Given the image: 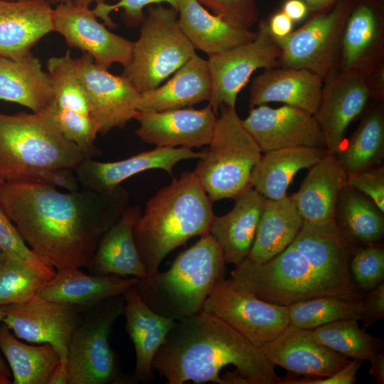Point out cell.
Returning <instances> with one entry per match:
<instances>
[{"label": "cell", "instance_id": "obj_1", "mask_svg": "<svg viewBox=\"0 0 384 384\" xmlns=\"http://www.w3.org/2000/svg\"><path fill=\"white\" fill-rule=\"evenodd\" d=\"M129 201L120 185L107 192L65 193L38 182L0 185V206L35 255L55 271L87 267Z\"/></svg>", "mask_w": 384, "mask_h": 384}, {"label": "cell", "instance_id": "obj_2", "mask_svg": "<svg viewBox=\"0 0 384 384\" xmlns=\"http://www.w3.org/2000/svg\"><path fill=\"white\" fill-rule=\"evenodd\" d=\"M355 248L335 219L304 220L282 252L262 263L245 259L230 279L257 298L282 306L323 296L361 300L364 293L350 271Z\"/></svg>", "mask_w": 384, "mask_h": 384}, {"label": "cell", "instance_id": "obj_3", "mask_svg": "<svg viewBox=\"0 0 384 384\" xmlns=\"http://www.w3.org/2000/svg\"><path fill=\"white\" fill-rule=\"evenodd\" d=\"M229 384H281L282 379L260 348L220 318L203 310L176 321L156 352L152 368L168 384L212 382L225 366Z\"/></svg>", "mask_w": 384, "mask_h": 384}, {"label": "cell", "instance_id": "obj_4", "mask_svg": "<svg viewBox=\"0 0 384 384\" xmlns=\"http://www.w3.org/2000/svg\"><path fill=\"white\" fill-rule=\"evenodd\" d=\"M212 203L193 171L182 173L148 201L133 233L149 277L174 249L208 233Z\"/></svg>", "mask_w": 384, "mask_h": 384}, {"label": "cell", "instance_id": "obj_5", "mask_svg": "<svg viewBox=\"0 0 384 384\" xmlns=\"http://www.w3.org/2000/svg\"><path fill=\"white\" fill-rule=\"evenodd\" d=\"M85 158L60 130L53 104L38 112H0V179L3 182H34L51 169H74Z\"/></svg>", "mask_w": 384, "mask_h": 384}, {"label": "cell", "instance_id": "obj_6", "mask_svg": "<svg viewBox=\"0 0 384 384\" xmlns=\"http://www.w3.org/2000/svg\"><path fill=\"white\" fill-rule=\"evenodd\" d=\"M225 272L221 250L208 233L180 252L169 270L139 279L134 287L152 310L178 321L203 310L207 297Z\"/></svg>", "mask_w": 384, "mask_h": 384}, {"label": "cell", "instance_id": "obj_7", "mask_svg": "<svg viewBox=\"0 0 384 384\" xmlns=\"http://www.w3.org/2000/svg\"><path fill=\"white\" fill-rule=\"evenodd\" d=\"M219 110L209 148L193 171L213 203L235 198L251 188V172L262 156L235 107L222 106Z\"/></svg>", "mask_w": 384, "mask_h": 384}, {"label": "cell", "instance_id": "obj_8", "mask_svg": "<svg viewBox=\"0 0 384 384\" xmlns=\"http://www.w3.org/2000/svg\"><path fill=\"white\" fill-rule=\"evenodd\" d=\"M140 25L132 59L122 75L142 93L159 86L196 53V49L179 26L177 11L171 6H148Z\"/></svg>", "mask_w": 384, "mask_h": 384}, {"label": "cell", "instance_id": "obj_9", "mask_svg": "<svg viewBox=\"0 0 384 384\" xmlns=\"http://www.w3.org/2000/svg\"><path fill=\"white\" fill-rule=\"evenodd\" d=\"M124 299L117 295L87 309L68 348V384L124 383L109 338L123 314Z\"/></svg>", "mask_w": 384, "mask_h": 384}, {"label": "cell", "instance_id": "obj_10", "mask_svg": "<svg viewBox=\"0 0 384 384\" xmlns=\"http://www.w3.org/2000/svg\"><path fill=\"white\" fill-rule=\"evenodd\" d=\"M356 1L338 0L287 36L274 38L280 50L279 67L308 70L324 82L334 75L344 25Z\"/></svg>", "mask_w": 384, "mask_h": 384}, {"label": "cell", "instance_id": "obj_11", "mask_svg": "<svg viewBox=\"0 0 384 384\" xmlns=\"http://www.w3.org/2000/svg\"><path fill=\"white\" fill-rule=\"evenodd\" d=\"M3 308L5 316L2 323L16 337L31 343H49L58 352L60 363L49 384H68V343L87 309L46 300L39 296Z\"/></svg>", "mask_w": 384, "mask_h": 384}, {"label": "cell", "instance_id": "obj_12", "mask_svg": "<svg viewBox=\"0 0 384 384\" xmlns=\"http://www.w3.org/2000/svg\"><path fill=\"white\" fill-rule=\"evenodd\" d=\"M203 310L223 319L258 348L289 324L287 306L260 299L230 279L216 283Z\"/></svg>", "mask_w": 384, "mask_h": 384}, {"label": "cell", "instance_id": "obj_13", "mask_svg": "<svg viewBox=\"0 0 384 384\" xmlns=\"http://www.w3.org/2000/svg\"><path fill=\"white\" fill-rule=\"evenodd\" d=\"M280 50L261 21L256 38L248 43L208 56V68L212 82L209 105L217 114L222 106L235 107L237 97L257 69L279 67Z\"/></svg>", "mask_w": 384, "mask_h": 384}, {"label": "cell", "instance_id": "obj_14", "mask_svg": "<svg viewBox=\"0 0 384 384\" xmlns=\"http://www.w3.org/2000/svg\"><path fill=\"white\" fill-rule=\"evenodd\" d=\"M46 65L53 82V107L60 130L87 158L98 156L100 152L95 145L98 127L78 78L75 59L68 50L63 55L49 58Z\"/></svg>", "mask_w": 384, "mask_h": 384}, {"label": "cell", "instance_id": "obj_15", "mask_svg": "<svg viewBox=\"0 0 384 384\" xmlns=\"http://www.w3.org/2000/svg\"><path fill=\"white\" fill-rule=\"evenodd\" d=\"M75 63L98 133L123 129L138 111L141 93L127 78L110 73L86 53Z\"/></svg>", "mask_w": 384, "mask_h": 384}, {"label": "cell", "instance_id": "obj_16", "mask_svg": "<svg viewBox=\"0 0 384 384\" xmlns=\"http://www.w3.org/2000/svg\"><path fill=\"white\" fill-rule=\"evenodd\" d=\"M53 26L70 48L90 55L104 68L115 63L125 68L132 59L134 42L110 31L90 7L74 2L57 4Z\"/></svg>", "mask_w": 384, "mask_h": 384}, {"label": "cell", "instance_id": "obj_17", "mask_svg": "<svg viewBox=\"0 0 384 384\" xmlns=\"http://www.w3.org/2000/svg\"><path fill=\"white\" fill-rule=\"evenodd\" d=\"M242 121L263 153L294 146L326 149L324 134L313 114L298 107L262 105L250 108Z\"/></svg>", "mask_w": 384, "mask_h": 384}, {"label": "cell", "instance_id": "obj_18", "mask_svg": "<svg viewBox=\"0 0 384 384\" xmlns=\"http://www.w3.org/2000/svg\"><path fill=\"white\" fill-rule=\"evenodd\" d=\"M370 98L363 77L338 71L325 82L313 116L324 134L327 153L337 155L341 151L349 125L363 112Z\"/></svg>", "mask_w": 384, "mask_h": 384}, {"label": "cell", "instance_id": "obj_19", "mask_svg": "<svg viewBox=\"0 0 384 384\" xmlns=\"http://www.w3.org/2000/svg\"><path fill=\"white\" fill-rule=\"evenodd\" d=\"M134 119L139 123L135 133L144 142L158 147L192 149L209 144L217 117L208 104L201 110L137 111Z\"/></svg>", "mask_w": 384, "mask_h": 384}, {"label": "cell", "instance_id": "obj_20", "mask_svg": "<svg viewBox=\"0 0 384 384\" xmlns=\"http://www.w3.org/2000/svg\"><path fill=\"white\" fill-rule=\"evenodd\" d=\"M383 62V17L370 0H357L343 30L338 71L366 79Z\"/></svg>", "mask_w": 384, "mask_h": 384}, {"label": "cell", "instance_id": "obj_21", "mask_svg": "<svg viewBox=\"0 0 384 384\" xmlns=\"http://www.w3.org/2000/svg\"><path fill=\"white\" fill-rule=\"evenodd\" d=\"M206 151L196 152L186 147H158L127 159L102 162L85 158L74 169L81 188L97 192L114 189L126 179L142 171L161 169L172 175L181 161L201 159Z\"/></svg>", "mask_w": 384, "mask_h": 384}, {"label": "cell", "instance_id": "obj_22", "mask_svg": "<svg viewBox=\"0 0 384 384\" xmlns=\"http://www.w3.org/2000/svg\"><path fill=\"white\" fill-rule=\"evenodd\" d=\"M260 348L274 367L280 366L308 379L331 376L350 361L348 358L316 343L304 329L290 324Z\"/></svg>", "mask_w": 384, "mask_h": 384}, {"label": "cell", "instance_id": "obj_23", "mask_svg": "<svg viewBox=\"0 0 384 384\" xmlns=\"http://www.w3.org/2000/svg\"><path fill=\"white\" fill-rule=\"evenodd\" d=\"M54 31L53 8L46 0H0V56L19 59Z\"/></svg>", "mask_w": 384, "mask_h": 384}, {"label": "cell", "instance_id": "obj_24", "mask_svg": "<svg viewBox=\"0 0 384 384\" xmlns=\"http://www.w3.org/2000/svg\"><path fill=\"white\" fill-rule=\"evenodd\" d=\"M323 83L319 75L306 69H265L252 80L249 107L282 102L314 114L320 102Z\"/></svg>", "mask_w": 384, "mask_h": 384}, {"label": "cell", "instance_id": "obj_25", "mask_svg": "<svg viewBox=\"0 0 384 384\" xmlns=\"http://www.w3.org/2000/svg\"><path fill=\"white\" fill-rule=\"evenodd\" d=\"M123 296L126 331L133 343L136 356L134 380L149 383L153 379L154 356L176 321L152 310L139 297L134 286Z\"/></svg>", "mask_w": 384, "mask_h": 384}, {"label": "cell", "instance_id": "obj_26", "mask_svg": "<svg viewBox=\"0 0 384 384\" xmlns=\"http://www.w3.org/2000/svg\"><path fill=\"white\" fill-rule=\"evenodd\" d=\"M142 212L129 205L119 220L105 233L87 270L97 275L132 276L147 278L148 274L134 238V227Z\"/></svg>", "mask_w": 384, "mask_h": 384}, {"label": "cell", "instance_id": "obj_27", "mask_svg": "<svg viewBox=\"0 0 384 384\" xmlns=\"http://www.w3.org/2000/svg\"><path fill=\"white\" fill-rule=\"evenodd\" d=\"M235 199L228 213L215 215L208 233L219 246L225 264L236 265L249 255L266 198L251 187Z\"/></svg>", "mask_w": 384, "mask_h": 384}, {"label": "cell", "instance_id": "obj_28", "mask_svg": "<svg viewBox=\"0 0 384 384\" xmlns=\"http://www.w3.org/2000/svg\"><path fill=\"white\" fill-rule=\"evenodd\" d=\"M137 277L87 274L78 268L56 270L46 281L41 298L64 304L91 307L112 297L123 295L138 282Z\"/></svg>", "mask_w": 384, "mask_h": 384}, {"label": "cell", "instance_id": "obj_29", "mask_svg": "<svg viewBox=\"0 0 384 384\" xmlns=\"http://www.w3.org/2000/svg\"><path fill=\"white\" fill-rule=\"evenodd\" d=\"M179 26L195 49L208 56L253 41L257 32L238 27L222 15L210 14L198 0H179Z\"/></svg>", "mask_w": 384, "mask_h": 384}, {"label": "cell", "instance_id": "obj_30", "mask_svg": "<svg viewBox=\"0 0 384 384\" xmlns=\"http://www.w3.org/2000/svg\"><path fill=\"white\" fill-rule=\"evenodd\" d=\"M299 189L291 198L304 220L335 219L342 190L347 186L348 174L336 155L327 153L309 169Z\"/></svg>", "mask_w": 384, "mask_h": 384}, {"label": "cell", "instance_id": "obj_31", "mask_svg": "<svg viewBox=\"0 0 384 384\" xmlns=\"http://www.w3.org/2000/svg\"><path fill=\"white\" fill-rule=\"evenodd\" d=\"M53 100L52 79L31 51L17 60L0 56V100L38 112L50 107Z\"/></svg>", "mask_w": 384, "mask_h": 384}, {"label": "cell", "instance_id": "obj_32", "mask_svg": "<svg viewBox=\"0 0 384 384\" xmlns=\"http://www.w3.org/2000/svg\"><path fill=\"white\" fill-rule=\"evenodd\" d=\"M212 82L207 60L195 53L166 83L141 93L138 111L161 112L209 100Z\"/></svg>", "mask_w": 384, "mask_h": 384}, {"label": "cell", "instance_id": "obj_33", "mask_svg": "<svg viewBox=\"0 0 384 384\" xmlns=\"http://www.w3.org/2000/svg\"><path fill=\"white\" fill-rule=\"evenodd\" d=\"M326 154V149L312 146L287 147L265 152L251 172V186L267 199H282L287 196L297 173L310 169Z\"/></svg>", "mask_w": 384, "mask_h": 384}, {"label": "cell", "instance_id": "obj_34", "mask_svg": "<svg viewBox=\"0 0 384 384\" xmlns=\"http://www.w3.org/2000/svg\"><path fill=\"white\" fill-rule=\"evenodd\" d=\"M303 222L291 197L266 198L247 258L257 263L270 260L292 243Z\"/></svg>", "mask_w": 384, "mask_h": 384}, {"label": "cell", "instance_id": "obj_35", "mask_svg": "<svg viewBox=\"0 0 384 384\" xmlns=\"http://www.w3.org/2000/svg\"><path fill=\"white\" fill-rule=\"evenodd\" d=\"M0 349L9 363L14 384H49L60 363L59 355L50 344L22 343L4 324H0Z\"/></svg>", "mask_w": 384, "mask_h": 384}, {"label": "cell", "instance_id": "obj_36", "mask_svg": "<svg viewBox=\"0 0 384 384\" xmlns=\"http://www.w3.org/2000/svg\"><path fill=\"white\" fill-rule=\"evenodd\" d=\"M335 220L341 233L353 245L378 243L383 237V213L348 185L340 193Z\"/></svg>", "mask_w": 384, "mask_h": 384}, {"label": "cell", "instance_id": "obj_37", "mask_svg": "<svg viewBox=\"0 0 384 384\" xmlns=\"http://www.w3.org/2000/svg\"><path fill=\"white\" fill-rule=\"evenodd\" d=\"M336 156L348 174L381 164L384 158V111L381 105H374L367 110Z\"/></svg>", "mask_w": 384, "mask_h": 384}, {"label": "cell", "instance_id": "obj_38", "mask_svg": "<svg viewBox=\"0 0 384 384\" xmlns=\"http://www.w3.org/2000/svg\"><path fill=\"white\" fill-rule=\"evenodd\" d=\"M305 331L316 343L346 358L361 361H370L381 351L383 343L361 328L355 319L333 321Z\"/></svg>", "mask_w": 384, "mask_h": 384}, {"label": "cell", "instance_id": "obj_39", "mask_svg": "<svg viewBox=\"0 0 384 384\" xmlns=\"http://www.w3.org/2000/svg\"><path fill=\"white\" fill-rule=\"evenodd\" d=\"M361 299L348 300L323 296L297 302L287 306L289 322L299 329L310 330L338 320L355 319L360 321Z\"/></svg>", "mask_w": 384, "mask_h": 384}, {"label": "cell", "instance_id": "obj_40", "mask_svg": "<svg viewBox=\"0 0 384 384\" xmlns=\"http://www.w3.org/2000/svg\"><path fill=\"white\" fill-rule=\"evenodd\" d=\"M46 281L15 255L6 254L0 266V307L30 301Z\"/></svg>", "mask_w": 384, "mask_h": 384}, {"label": "cell", "instance_id": "obj_41", "mask_svg": "<svg viewBox=\"0 0 384 384\" xmlns=\"http://www.w3.org/2000/svg\"><path fill=\"white\" fill-rule=\"evenodd\" d=\"M350 271L358 288L369 292L384 279V249L378 243L356 247L350 260Z\"/></svg>", "mask_w": 384, "mask_h": 384}, {"label": "cell", "instance_id": "obj_42", "mask_svg": "<svg viewBox=\"0 0 384 384\" xmlns=\"http://www.w3.org/2000/svg\"><path fill=\"white\" fill-rule=\"evenodd\" d=\"M0 250L15 255L36 272L46 282L55 270L45 265L32 252L20 235L14 224L0 206Z\"/></svg>", "mask_w": 384, "mask_h": 384}, {"label": "cell", "instance_id": "obj_43", "mask_svg": "<svg viewBox=\"0 0 384 384\" xmlns=\"http://www.w3.org/2000/svg\"><path fill=\"white\" fill-rule=\"evenodd\" d=\"M179 0H117L114 4H107L105 1L97 3L92 9L97 18H101L105 26L114 28V23L110 13L119 9L122 10V18L128 26H137L141 24L145 15L144 9L154 4L167 3L171 7L177 11Z\"/></svg>", "mask_w": 384, "mask_h": 384}, {"label": "cell", "instance_id": "obj_44", "mask_svg": "<svg viewBox=\"0 0 384 384\" xmlns=\"http://www.w3.org/2000/svg\"><path fill=\"white\" fill-rule=\"evenodd\" d=\"M215 14L238 27L250 29L258 18L255 0H198Z\"/></svg>", "mask_w": 384, "mask_h": 384}, {"label": "cell", "instance_id": "obj_45", "mask_svg": "<svg viewBox=\"0 0 384 384\" xmlns=\"http://www.w3.org/2000/svg\"><path fill=\"white\" fill-rule=\"evenodd\" d=\"M347 185L365 194L384 213V169L373 167L359 173L348 174Z\"/></svg>", "mask_w": 384, "mask_h": 384}, {"label": "cell", "instance_id": "obj_46", "mask_svg": "<svg viewBox=\"0 0 384 384\" xmlns=\"http://www.w3.org/2000/svg\"><path fill=\"white\" fill-rule=\"evenodd\" d=\"M361 365V361L353 359L331 376L313 379L288 378L282 379L281 384H353Z\"/></svg>", "mask_w": 384, "mask_h": 384}, {"label": "cell", "instance_id": "obj_47", "mask_svg": "<svg viewBox=\"0 0 384 384\" xmlns=\"http://www.w3.org/2000/svg\"><path fill=\"white\" fill-rule=\"evenodd\" d=\"M362 321L365 329L384 317V283L363 294L362 297Z\"/></svg>", "mask_w": 384, "mask_h": 384}, {"label": "cell", "instance_id": "obj_48", "mask_svg": "<svg viewBox=\"0 0 384 384\" xmlns=\"http://www.w3.org/2000/svg\"><path fill=\"white\" fill-rule=\"evenodd\" d=\"M34 182L63 188L69 192L81 188L75 171L71 168H58L47 171Z\"/></svg>", "mask_w": 384, "mask_h": 384}, {"label": "cell", "instance_id": "obj_49", "mask_svg": "<svg viewBox=\"0 0 384 384\" xmlns=\"http://www.w3.org/2000/svg\"><path fill=\"white\" fill-rule=\"evenodd\" d=\"M267 23L274 38H284L293 31L294 22L282 10L274 14Z\"/></svg>", "mask_w": 384, "mask_h": 384}, {"label": "cell", "instance_id": "obj_50", "mask_svg": "<svg viewBox=\"0 0 384 384\" xmlns=\"http://www.w3.org/2000/svg\"><path fill=\"white\" fill-rule=\"evenodd\" d=\"M366 84L370 94V98L379 102L384 101V62L366 78Z\"/></svg>", "mask_w": 384, "mask_h": 384}, {"label": "cell", "instance_id": "obj_51", "mask_svg": "<svg viewBox=\"0 0 384 384\" xmlns=\"http://www.w3.org/2000/svg\"><path fill=\"white\" fill-rule=\"evenodd\" d=\"M282 11L294 23L304 20L309 10L303 0H287Z\"/></svg>", "mask_w": 384, "mask_h": 384}, {"label": "cell", "instance_id": "obj_52", "mask_svg": "<svg viewBox=\"0 0 384 384\" xmlns=\"http://www.w3.org/2000/svg\"><path fill=\"white\" fill-rule=\"evenodd\" d=\"M370 363L369 373L374 380L379 384L384 383V355L380 351L375 354Z\"/></svg>", "mask_w": 384, "mask_h": 384}, {"label": "cell", "instance_id": "obj_53", "mask_svg": "<svg viewBox=\"0 0 384 384\" xmlns=\"http://www.w3.org/2000/svg\"><path fill=\"white\" fill-rule=\"evenodd\" d=\"M310 12L321 13L330 9L338 0H303Z\"/></svg>", "mask_w": 384, "mask_h": 384}, {"label": "cell", "instance_id": "obj_54", "mask_svg": "<svg viewBox=\"0 0 384 384\" xmlns=\"http://www.w3.org/2000/svg\"><path fill=\"white\" fill-rule=\"evenodd\" d=\"M4 316H5V311L3 306H1L0 307V324L2 322V320ZM0 374L7 378L10 377V372L1 356H0Z\"/></svg>", "mask_w": 384, "mask_h": 384}, {"label": "cell", "instance_id": "obj_55", "mask_svg": "<svg viewBox=\"0 0 384 384\" xmlns=\"http://www.w3.org/2000/svg\"><path fill=\"white\" fill-rule=\"evenodd\" d=\"M94 1L97 4L104 1V0H74L73 2L78 5L90 7V5Z\"/></svg>", "mask_w": 384, "mask_h": 384}, {"label": "cell", "instance_id": "obj_56", "mask_svg": "<svg viewBox=\"0 0 384 384\" xmlns=\"http://www.w3.org/2000/svg\"><path fill=\"white\" fill-rule=\"evenodd\" d=\"M9 383H11L9 378L0 374V384H9Z\"/></svg>", "mask_w": 384, "mask_h": 384}, {"label": "cell", "instance_id": "obj_57", "mask_svg": "<svg viewBox=\"0 0 384 384\" xmlns=\"http://www.w3.org/2000/svg\"><path fill=\"white\" fill-rule=\"evenodd\" d=\"M6 257V253L0 250V266L4 261Z\"/></svg>", "mask_w": 384, "mask_h": 384}, {"label": "cell", "instance_id": "obj_58", "mask_svg": "<svg viewBox=\"0 0 384 384\" xmlns=\"http://www.w3.org/2000/svg\"><path fill=\"white\" fill-rule=\"evenodd\" d=\"M6 1H18V0H6ZM47 1H48L50 4H51L52 5L53 4H57L58 2L56 0H46Z\"/></svg>", "mask_w": 384, "mask_h": 384}, {"label": "cell", "instance_id": "obj_59", "mask_svg": "<svg viewBox=\"0 0 384 384\" xmlns=\"http://www.w3.org/2000/svg\"><path fill=\"white\" fill-rule=\"evenodd\" d=\"M58 4V3H70V2H73L74 0H56Z\"/></svg>", "mask_w": 384, "mask_h": 384}, {"label": "cell", "instance_id": "obj_60", "mask_svg": "<svg viewBox=\"0 0 384 384\" xmlns=\"http://www.w3.org/2000/svg\"><path fill=\"white\" fill-rule=\"evenodd\" d=\"M3 183V181L0 179V185Z\"/></svg>", "mask_w": 384, "mask_h": 384}, {"label": "cell", "instance_id": "obj_61", "mask_svg": "<svg viewBox=\"0 0 384 384\" xmlns=\"http://www.w3.org/2000/svg\"><path fill=\"white\" fill-rule=\"evenodd\" d=\"M379 1H381V0H379Z\"/></svg>", "mask_w": 384, "mask_h": 384}]
</instances>
